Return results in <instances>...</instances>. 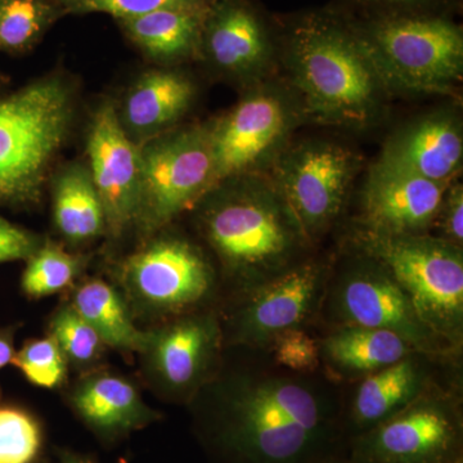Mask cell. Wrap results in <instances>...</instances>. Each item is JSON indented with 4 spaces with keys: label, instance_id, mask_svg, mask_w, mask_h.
I'll list each match as a JSON object with an SVG mask.
<instances>
[{
    "label": "cell",
    "instance_id": "32",
    "mask_svg": "<svg viewBox=\"0 0 463 463\" xmlns=\"http://www.w3.org/2000/svg\"><path fill=\"white\" fill-rule=\"evenodd\" d=\"M267 352L274 364L298 373H315L321 371L318 337L307 328H294L279 335Z\"/></svg>",
    "mask_w": 463,
    "mask_h": 463
},
{
    "label": "cell",
    "instance_id": "30",
    "mask_svg": "<svg viewBox=\"0 0 463 463\" xmlns=\"http://www.w3.org/2000/svg\"><path fill=\"white\" fill-rule=\"evenodd\" d=\"M39 388L54 389L66 380L69 364L51 336L33 339L14 352L12 364Z\"/></svg>",
    "mask_w": 463,
    "mask_h": 463
},
{
    "label": "cell",
    "instance_id": "23",
    "mask_svg": "<svg viewBox=\"0 0 463 463\" xmlns=\"http://www.w3.org/2000/svg\"><path fill=\"white\" fill-rule=\"evenodd\" d=\"M207 9H164L118 23L146 57L174 65L199 56Z\"/></svg>",
    "mask_w": 463,
    "mask_h": 463
},
{
    "label": "cell",
    "instance_id": "13",
    "mask_svg": "<svg viewBox=\"0 0 463 463\" xmlns=\"http://www.w3.org/2000/svg\"><path fill=\"white\" fill-rule=\"evenodd\" d=\"M224 337L216 310L200 309L167 319L149 331V371L167 397L190 403L218 373Z\"/></svg>",
    "mask_w": 463,
    "mask_h": 463
},
{
    "label": "cell",
    "instance_id": "2",
    "mask_svg": "<svg viewBox=\"0 0 463 463\" xmlns=\"http://www.w3.org/2000/svg\"><path fill=\"white\" fill-rule=\"evenodd\" d=\"M197 205L201 233L221 263L231 297L276 279L312 248L269 183L228 179Z\"/></svg>",
    "mask_w": 463,
    "mask_h": 463
},
{
    "label": "cell",
    "instance_id": "37",
    "mask_svg": "<svg viewBox=\"0 0 463 463\" xmlns=\"http://www.w3.org/2000/svg\"><path fill=\"white\" fill-rule=\"evenodd\" d=\"M321 463H361L358 461H355L354 458H352L349 455H347V452L339 453V455L330 457V458L325 459V461Z\"/></svg>",
    "mask_w": 463,
    "mask_h": 463
},
{
    "label": "cell",
    "instance_id": "17",
    "mask_svg": "<svg viewBox=\"0 0 463 463\" xmlns=\"http://www.w3.org/2000/svg\"><path fill=\"white\" fill-rule=\"evenodd\" d=\"M450 183L428 181L377 163L365 182L356 230L385 236L430 234Z\"/></svg>",
    "mask_w": 463,
    "mask_h": 463
},
{
    "label": "cell",
    "instance_id": "34",
    "mask_svg": "<svg viewBox=\"0 0 463 463\" xmlns=\"http://www.w3.org/2000/svg\"><path fill=\"white\" fill-rule=\"evenodd\" d=\"M367 9V17L390 16V14H447L453 0H350Z\"/></svg>",
    "mask_w": 463,
    "mask_h": 463
},
{
    "label": "cell",
    "instance_id": "14",
    "mask_svg": "<svg viewBox=\"0 0 463 463\" xmlns=\"http://www.w3.org/2000/svg\"><path fill=\"white\" fill-rule=\"evenodd\" d=\"M461 356L416 352L364 379L344 386L343 428L346 443L394 416L437 386L461 380L443 373L458 368Z\"/></svg>",
    "mask_w": 463,
    "mask_h": 463
},
{
    "label": "cell",
    "instance_id": "21",
    "mask_svg": "<svg viewBox=\"0 0 463 463\" xmlns=\"http://www.w3.org/2000/svg\"><path fill=\"white\" fill-rule=\"evenodd\" d=\"M321 371L339 385H350L419 352L392 331L358 326L321 328Z\"/></svg>",
    "mask_w": 463,
    "mask_h": 463
},
{
    "label": "cell",
    "instance_id": "24",
    "mask_svg": "<svg viewBox=\"0 0 463 463\" xmlns=\"http://www.w3.org/2000/svg\"><path fill=\"white\" fill-rule=\"evenodd\" d=\"M70 306L99 334L106 346L123 352H142L149 332L139 330L118 289L102 279H88L76 288Z\"/></svg>",
    "mask_w": 463,
    "mask_h": 463
},
{
    "label": "cell",
    "instance_id": "4",
    "mask_svg": "<svg viewBox=\"0 0 463 463\" xmlns=\"http://www.w3.org/2000/svg\"><path fill=\"white\" fill-rule=\"evenodd\" d=\"M74 112V90L60 75L0 96V205L25 207L39 200Z\"/></svg>",
    "mask_w": 463,
    "mask_h": 463
},
{
    "label": "cell",
    "instance_id": "9",
    "mask_svg": "<svg viewBox=\"0 0 463 463\" xmlns=\"http://www.w3.org/2000/svg\"><path fill=\"white\" fill-rule=\"evenodd\" d=\"M461 380L443 383L347 441L361 463H452L463 458Z\"/></svg>",
    "mask_w": 463,
    "mask_h": 463
},
{
    "label": "cell",
    "instance_id": "29",
    "mask_svg": "<svg viewBox=\"0 0 463 463\" xmlns=\"http://www.w3.org/2000/svg\"><path fill=\"white\" fill-rule=\"evenodd\" d=\"M42 429L33 414L0 404V463H33L41 452Z\"/></svg>",
    "mask_w": 463,
    "mask_h": 463
},
{
    "label": "cell",
    "instance_id": "16",
    "mask_svg": "<svg viewBox=\"0 0 463 463\" xmlns=\"http://www.w3.org/2000/svg\"><path fill=\"white\" fill-rule=\"evenodd\" d=\"M88 133V169L102 201L106 230L116 237L136 221L141 147L125 133L111 100L97 109Z\"/></svg>",
    "mask_w": 463,
    "mask_h": 463
},
{
    "label": "cell",
    "instance_id": "3",
    "mask_svg": "<svg viewBox=\"0 0 463 463\" xmlns=\"http://www.w3.org/2000/svg\"><path fill=\"white\" fill-rule=\"evenodd\" d=\"M282 41L310 115L349 127L373 121L383 85L352 18L330 11L303 14L289 24Z\"/></svg>",
    "mask_w": 463,
    "mask_h": 463
},
{
    "label": "cell",
    "instance_id": "26",
    "mask_svg": "<svg viewBox=\"0 0 463 463\" xmlns=\"http://www.w3.org/2000/svg\"><path fill=\"white\" fill-rule=\"evenodd\" d=\"M61 16L54 0H0V53L32 51Z\"/></svg>",
    "mask_w": 463,
    "mask_h": 463
},
{
    "label": "cell",
    "instance_id": "15",
    "mask_svg": "<svg viewBox=\"0 0 463 463\" xmlns=\"http://www.w3.org/2000/svg\"><path fill=\"white\" fill-rule=\"evenodd\" d=\"M291 123L283 97L260 90L210 125L216 185L260 165L281 145Z\"/></svg>",
    "mask_w": 463,
    "mask_h": 463
},
{
    "label": "cell",
    "instance_id": "19",
    "mask_svg": "<svg viewBox=\"0 0 463 463\" xmlns=\"http://www.w3.org/2000/svg\"><path fill=\"white\" fill-rule=\"evenodd\" d=\"M461 125L453 116L434 114L395 133L380 164L437 183L453 182L462 165Z\"/></svg>",
    "mask_w": 463,
    "mask_h": 463
},
{
    "label": "cell",
    "instance_id": "1",
    "mask_svg": "<svg viewBox=\"0 0 463 463\" xmlns=\"http://www.w3.org/2000/svg\"><path fill=\"white\" fill-rule=\"evenodd\" d=\"M236 347L190 402L216 463H321L345 452L344 385L322 371L298 373L264 349Z\"/></svg>",
    "mask_w": 463,
    "mask_h": 463
},
{
    "label": "cell",
    "instance_id": "8",
    "mask_svg": "<svg viewBox=\"0 0 463 463\" xmlns=\"http://www.w3.org/2000/svg\"><path fill=\"white\" fill-rule=\"evenodd\" d=\"M139 147L141 183L134 225L151 236L216 187L210 125L172 129Z\"/></svg>",
    "mask_w": 463,
    "mask_h": 463
},
{
    "label": "cell",
    "instance_id": "25",
    "mask_svg": "<svg viewBox=\"0 0 463 463\" xmlns=\"http://www.w3.org/2000/svg\"><path fill=\"white\" fill-rule=\"evenodd\" d=\"M53 218L61 236L72 245L94 240L106 230L102 201L88 167L75 164L58 175Z\"/></svg>",
    "mask_w": 463,
    "mask_h": 463
},
{
    "label": "cell",
    "instance_id": "28",
    "mask_svg": "<svg viewBox=\"0 0 463 463\" xmlns=\"http://www.w3.org/2000/svg\"><path fill=\"white\" fill-rule=\"evenodd\" d=\"M50 336L56 341L67 364L88 367L96 364L105 344L70 304L58 307L50 323Z\"/></svg>",
    "mask_w": 463,
    "mask_h": 463
},
{
    "label": "cell",
    "instance_id": "35",
    "mask_svg": "<svg viewBox=\"0 0 463 463\" xmlns=\"http://www.w3.org/2000/svg\"><path fill=\"white\" fill-rule=\"evenodd\" d=\"M39 246L33 233L0 216V264L27 260Z\"/></svg>",
    "mask_w": 463,
    "mask_h": 463
},
{
    "label": "cell",
    "instance_id": "7",
    "mask_svg": "<svg viewBox=\"0 0 463 463\" xmlns=\"http://www.w3.org/2000/svg\"><path fill=\"white\" fill-rule=\"evenodd\" d=\"M337 268L331 267L316 326L379 328L394 332L428 354L461 356L462 352L431 331L392 274L376 259L353 248Z\"/></svg>",
    "mask_w": 463,
    "mask_h": 463
},
{
    "label": "cell",
    "instance_id": "20",
    "mask_svg": "<svg viewBox=\"0 0 463 463\" xmlns=\"http://www.w3.org/2000/svg\"><path fill=\"white\" fill-rule=\"evenodd\" d=\"M194 93V83L181 72L149 70L130 85L116 108L118 121L127 136L141 146L172 130L190 109Z\"/></svg>",
    "mask_w": 463,
    "mask_h": 463
},
{
    "label": "cell",
    "instance_id": "18",
    "mask_svg": "<svg viewBox=\"0 0 463 463\" xmlns=\"http://www.w3.org/2000/svg\"><path fill=\"white\" fill-rule=\"evenodd\" d=\"M274 53L272 30L250 0H214L207 9L200 54L237 78L263 71Z\"/></svg>",
    "mask_w": 463,
    "mask_h": 463
},
{
    "label": "cell",
    "instance_id": "11",
    "mask_svg": "<svg viewBox=\"0 0 463 463\" xmlns=\"http://www.w3.org/2000/svg\"><path fill=\"white\" fill-rule=\"evenodd\" d=\"M120 279L134 306L167 319L205 309L218 288L206 255L191 241L170 234L125 259Z\"/></svg>",
    "mask_w": 463,
    "mask_h": 463
},
{
    "label": "cell",
    "instance_id": "22",
    "mask_svg": "<svg viewBox=\"0 0 463 463\" xmlns=\"http://www.w3.org/2000/svg\"><path fill=\"white\" fill-rule=\"evenodd\" d=\"M75 412L103 437H118L157 420L138 389L118 374L93 373L76 383L70 397Z\"/></svg>",
    "mask_w": 463,
    "mask_h": 463
},
{
    "label": "cell",
    "instance_id": "33",
    "mask_svg": "<svg viewBox=\"0 0 463 463\" xmlns=\"http://www.w3.org/2000/svg\"><path fill=\"white\" fill-rule=\"evenodd\" d=\"M431 230H437L438 239L453 245L463 246V187L461 183H450L439 206Z\"/></svg>",
    "mask_w": 463,
    "mask_h": 463
},
{
    "label": "cell",
    "instance_id": "6",
    "mask_svg": "<svg viewBox=\"0 0 463 463\" xmlns=\"http://www.w3.org/2000/svg\"><path fill=\"white\" fill-rule=\"evenodd\" d=\"M350 246L380 261L412 301L422 322L463 347V250L431 234L385 236L356 230Z\"/></svg>",
    "mask_w": 463,
    "mask_h": 463
},
{
    "label": "cell",
    "instance_id": "40",
    "mask_svg": "<svg viewBox=\"0 0 463 463\" xmlns=\"http://www.w3.org/2000/svg\"><path fill=\"white\" fill-rule=\"evenodd\" d=\"M452 463H463V458L457 459V461L452 462Z\"/></svg>",
    "mask_w": 463,
    "mask_h": 463
},
{
    "label": "cell",
    "instance_id": "38",
    "mask_svg": "<svg viewBox=\"0 0 463 463\" xmlns=\"http://www.w3.org/2000/svg\"><path fill=\"white\" fill-rule=\"evenodd\" d=\"M58 463H97L87 458V457H81L78 455H65L60 459Z\"/></svg>",
    "mask_w": 463,
    "mask_h": 463
},
{
    "label": "cell",
    "instance_id": "39",
    "mask_svg": "<svg viewBox=\"0 0 463 463\" xmlns=\"http://www.w3.org/2000/svg\"><path fill=\"white\" fill-rule=\"evenodd\" d=\"M9 79L7 78V75H5L2 71H0V93L5 90V87H7Z\"/></svg>",
    "mask_w": 463,
    "mask_h": 463
},
{
    "label": "cell",
    "instance_id": "12",
    "mask_svg": "<svg viewBox=\"0 0 463 463\" xmlns=\"http://www.w3.org/2000/svg\"><path fill=\"white\" fill-rule=\"evenodd\" d=\"M356 165L353 152L327 142L303 143L279 160L274 188L310 245L339 218Z\"/></svg>",
    "mask_w": 463,
    "mask_h": 463
},
{
    "label": "cell",
    "instance_id": "31",
    "mask_svg": "<svg viewBox=\"0 0 463 463\" xmlns=\"http://www.w3.org/2000/svg\"><path fill=\"white\" fill-rule=\"evenodd\" d=\"M63 14H106L116 20L164 9H203L214 0H54Z\"/></svg>",
    "mask_w": 463,
    "mask_h": 463
},
{
    "label": "cell",
    "instance_id": "36",
    "mask_svg": "<svg viewBox=\"0 0 463 463\" xmlns=\"http://www.w3.org/2000/svg\"><path fill=\"white\" fill-rule=\"evenodd\" d=\"M14 328H0V371L12 364L14 352Z\"/></svg>",
    "mask_w": 463,
    "mask_h": 463
},
{
    "label": "cell",
    "instance_id": "10",
    "mask_svg": "<svg viewBox=\"0 0 463 463\" xmlns=\"http://www.w3.org/2000/svg\"><path fill=\"white\" fill-rule=\"evenodd\" d=\"M330 265L306 258L285 273L233 295L219 313L224 347L267 350L279 335L315 327Z\"/></svg>",
    "mask_w": 463,
    "mask_h": 463
},
{
    "label": "cell",
    "instance_id": "5",
    "mask_svg": "<svg viewBox=\"0 0 463 463\" xmlns=\"http://www.w3.org/2000/svg\"><path fill=\"white\" fill-rule=\"evenodd\" d=\"M383 88L448 93L462 80L463 32L448 14L353 21Z\"/></svg>",
    "mask_w": 463,
    "mask_h": 463
},
{
    "label": "cell",
    "instance_id": "27",
    "mask_svg": "<svg viewBox=\"0 0 463 463\" xmlns=\"http://www.w3.org/2000/svg\"><path fill=\"white\" fill-rule=\"evenodd\" d=\"M83 268V259L48 242L27 259L21 288L29 298L50 297L70 288Z\"/></svg>",
    "mask_w": 463,
    "mask_h": 463
}]
</instances>
